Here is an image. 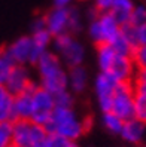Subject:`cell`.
I'll list each match as a JSON object with an SVG mask.
<instances>
[{"label": "cell", "instance_id": "6", "mask_svg": "<svg viewBox=\"0 0 146 147\" xmlns=\"http://www.w3.org/2000/svg\"><path fill=\"white\" fill-rule=\"evenodd\" d=\"M31 100H33V113H31L30 120L36 125L45 126L49 122L51 115H52V111L55 109L54 95L39 85L36 91L31 94Z\"/></svg>", "mask_w": 146, "mask_h": 147}, {"label": "cell", "instance_id": "29", "mask_svg": "<svg viewBox=\"0 0 146 147\" xmlns=\"http://www.w3.org/2000/svg\"><path fill=\"white\" fill-rule=\"evenodd\" d=\"M49 147H79V146H78L76 141L69 140V138H66V137L57 135V134H51Z\"/></svg>", "mask_w": 146, "mask_h": 147}, {"label": "cell", "instance_id": "27", "mask_svg": "<svg viewBox=\"0 0 146 147\" xmlns=\"http://www.w3.org/2000/svg\"><path fill=\"white\" fill-rule=\"evenodd\" d=\"M54 104H55V107H73L72 92L64 89V91L54 94Z\"/></svg>", "mask_w": 146, "mask_h": 147}, {"label": "cell", "instance_id": "7", "mask_svg": "<svg viewBox=\"0 0 146 147\" xmlns=\"http://www.w3.org/2000/svg\"><path fill=\"white\" fill-rule=\"evenodd\" d=\"M3 86L7 89V92L12 97H15V95H20L22 92H31L33 94L39 86V83L33 82L30 79V74L24 65L16 64V65H14L12 71H11L9 77H7V80Z\"/></svg>", "mask_w": 146, "mask_h": 147}, {"label": "cell", "instance_id": "17", "mask_svg": "<svg viewBox=\"0 0 146 147\" xmlns=\"http://www.w3.org/2000/svg\"><path fill=\"white\" fill-rule=\"evenodd\" d=\"M115 57H116V54L109 43L97 45V63H98L100 71H109Z\"/></svg>", "mask_w": 146, "mask_h": 147}, {"label": "cell", "instance_id": "31", "mask_svg": "<svg viewBox=\"0 0 146 147\" xmlns=\"http://www.w3.org/2000/svg\"><path fill=\"white\" fill-rule=\"evenodd\" d=\"M112 5H113V0H94V9L98 13L109 12Z\"/></svg>", "mask_w": 146, "mask_h": 147}, {"label": "cell", "instance_id": "2", "mask_svg": "<svg viewBox=\"0 0 146 147\" xmlns=\"http://www.w3.org/2000/svg\"><path fill=\"white\" fill-rule=\"evenodd\" d=\"M36 65L40 76L39 85L42 88L49 91L52 95L67 89V73L57 54L51 52V51H45Z\"/></svg>", "mask_w": 146, "mask_h": 147}, {"label": "cell", "instance_id": "8", "mask_svg": "<svg viewBox=\"0 0 146 147\" xmlns=\"http://www.w3.org/2000/svg\"><path fill=\"white\" fill-rule=\"evenodd\" d=\"M116 85L118 80L107 71H100L96 77V95L101 113L112 110V100Z\"/></svg>", "mask_w": 146, "mask_h": 147}, {"label": "cell", "instance_id": "26", "mask_svg": "<svg viewBox=\"0 0 146 147\" xmlns=\"http://www.w3.org/2000/svg\"><path fill=\"white\" fill-rule=\"evenodd\" d=\"M119 33L122 34V36L130 42V45L133 48L139 46V37H137V27L130 22H125L121 25V28H119Z\"/></svg>", "mask_w": 146, "mask_h": 147}, {"label": "cell", "instance_id": "28", "mask_svg": "<svg viewBox=\"0 0 146 147\" xmlns=\"http://www.w3.org/2000/svg\"><path fill=\"white\" fill-rule=\"evenodd\" d=\"M128 22L136 25V27L145 24L146 22V6H143V5L134 6V9H133V12L130 15V21Z\"/></svg>", "mask_w": 146, "mask_h": 147}, {"label": "cell", "instance_id": "20", "mask_svg": "<svg viewBox=\"0 0 146 147\" xmlns=\"http://www.w3.org/2000/svg\"><path fill=\"white\" fill-rule=\"evenodd\" d=\"M101 123L106 128L107 132L119 135L122 131V126H124V120L119 116H116L113 111H106V113H103V116H101Z\"/></svg>", "mask_w": 146, "mask_h": 147}, {"label": "cell", "instance_id": "23", "mask_svg": "<svg viewBox=\"0 0 146 147\" xmlns=\"http://www.w3.org/2000/svg\"><path fill=\"white\" fill-rule=\"evenodd\" d=\"M134 119L146 125V94L134 92Z\"/></svg>", "mask_w": 146, "mask_h": 147}, {"label": "cell", "instance_id": "36", "mask_svg": "<svg viewBox=\"0 0 146 147\" xmlns=\"http://www.w3.org/2000/svg\"><path fill=\"white\" fill-rule=\"evenodd\" d=\"M134 147H137V146H134Z\"/></svg>", "mask_w": 146, "mask_h": 147}, {"label": "cell", "instance_id": "24", "mask_svg": "<svg viewBox=\"0 0 146 147\" xmlns=\"http://www.w3.org/2000/svg\"><path fill=\"white\" fill-rule=\"evenodd\" d=\"M12 144V120H0V147H11Z\"/></svg>", "mask_w": 146, "mask_h": 147}, {"label": "cell", "instance_id": "16", "mask_svg": "<svg viewBox=\"0 0 146 147\" xmlns=\"http://www.w3.org/2000/svg\"><path fill=\"white\" fill-rule=\"evenodd\" d=\"M134 9L133 0H113V5L110 7L109 13L118 21L119 25L130 21V15Z\"/></svg>", "mask_w": 146, "mask_h": 147}, {"label": "cell", "instance_id": "25", "mask_svg": "<svg viewBox=\"0 0 146 147\" xmlns=\"http://www.w3.org/2000/svg\"><path fill=\"white\" fill-rule=\"evenodd\" d=\"M131 59L134 63L136 70H145L146 68V45H139L133 49Z\"/></svg>", "mask_w": 146, "mask_h": 147}, {"label": "cell", "instance_id": "15", "mask_svg": "<svg viewBox=\"0 0 146 147\" xmlns=\"http://www.w3.org/2000/svg\"><path fill=\"white\" fill-rule=\"evenodd\" d=\"M33 113V100L31 92H22L14 97V120L15 119H29Z\"/></svg>", "mask_w": 146, "mask_h": 147}, {"label": "cell", "instance_id": "12", "mask_svg": "<svg viewBox=\"0 0 146 147\" xmlns=\"http://www.w3.org/2000/svg\"><path fill=\"white\" fill-rule=\"evenodd\" d=\"M145 132H146V125L142 123L140 120L137 119H130V120H125L124 126H122V131H121V138L128 143V144H133L137 146L143 141L145 138Z\"/></svg>", "mask_w": 146, "mask_h": 147}, {"label": "cell", "instance_id": "1", "mask_svg": "<svg viewBox=\"0 0 146 147\" xmlns=\"http://www.w3.org/2000/svg\"><path fill=\"white\" fill-rule=\"evenodd\" d=\"M45 128L49 134H57L78 141L91 128V117L79 119L73 107H55Z\"/></svg>", "mask_w": 146, "mask_h": 147}, {"label": "cell", "instance_id": "9", "mask_svg": "<svg viewBox=\"0 0 146 147\" xmlns=\"http://www.w3.org/2000/svg\"><path fill=\"white\" fill-rule=\"evenodd\" d=\"M69 16H70V7H54L49 11L43 18L46 24V30L51 33V36L55 37L58 34L67 33L69 30Z\"/></svg>", "mask_w": 146, "mask_h": 147}, {"label": "cell", "instance_id": "30", "mask_svg": "<svg viewBox=\"0 0 146 147\" xmlns=\"http://www.w3.org/2000/svg\"><path fill=\"white\" fill-rule=\"evenodd\" d=\"M81 27H82V24H81V15H79V12L76 9H73V7H70V16H69V30H67V33H70V34L78 33L81 30Z\"/></svg>", "mask_w": 146, "mask_h": 147}, {"label": "cell", "instance_id": "13", "mask_svg": "<svg viewBox=\"0 0 146 147\" xmlns=\"http://www.w3.org/2000/svg\"><path fill=\"white\" fill-rule=\"evenodd\" d=\"M31 128H33V122L29 119L12 120V141H14V144L29 147Z\"/></svg>", "mask_w": 146, "mask_h": 147}, {"label": "cell", "instance_id": "35", "mask_svg": "<svg viewBox=\"0 0 146 147\" xmlns=\"http://www.w3.org/2000/svg\"><path fill=\"white\" fill-rule=\"evenodd\" d=\"M11 147H24V146H16V144H12Z\"/></svg>", "mask_w": 146, "mask_h": 147}, {"label": "cell", "instance_id": "33", "mask_svg": "<svg viewBox=\"0 0 146 147\" xmlns=\"http://www.w3.org/2000/svg\"><path fill=\"white\" fill-rule=\"evenodd\" d=\"M46 28V24H45V18H37L33 21V25H31V33L33 31H39V30H45Z\"/></svg>", "mask_w": 146, "mask_h": 147}, {"label": "cell", "instance_id": "19", "mask_svg": "<svg viewBox=\"0 0 146 147\" xmlns=\"http://www.w3.org/2000/svg\"><path fill=\"white\" fill-rule=\"evenodd\" d=\"M49 138L51 134L46 131L45 126L33 123L29 147H49Z\"/></svg>", "mask_w": 146, "mask_h": 147}, {"label": "cell", "instance_id": "5", "mask_svg": "<svg viewBox=\"0 0 146 147\" xmlns=\"http://www.w3.org/2000/svg\"><path fill=\"white\" fill-rule=\"evenodd\" d=\"M119 28L121 25L118 24V21L109 12H105L91 21L90 37L96 43V46L101 43H110L119 34Z\"/></svg>", "mask_w": 146, "mask_h": 147}, {"label": "cell", "instance_id": "11", "mask_svg": "<svg viewBox=\"0 0 146 147\" xmlns=\"http://www.w3.org/2000/svg\"><path fill=\"white\" fill-rule=\"evenodd\" d=\"M107 73L112 74L118 82L133 80L134 79V74H136V67H134V63H133L131 57L116 55Z\"/></svg>", "mask_w": 146, "mask_h": 147}, {"label": "cell", "instance_id": "22", "mask_svg": "<svg viewBox=\"0 0 146 147\" xmlns=\"http://www.w3.org/2000/svg\"><path fill=\"white\" fill-rule=\"evenodd\" d=\"M110 46H112V49L115 51V54L116 55H127V57H131V54H133V46L130 45V42H128L121 33L118 34V36L109 43Z\"/></svg>", "mask_w": 146, "mask_h": 147}, {"label": "cell", "instance_id": "32", "mask_svg": "<svg viewBox=\"0 0 146 147\" xmlns=\"http://www.w3.org/2000/svg\"><path fill=\"white\" fill-rule=\"evenodd\" d=\"M137 37H139V45H146V22L137 27Z\"/></svg>", "mask_w": 146, "mask_h": 147}, {"label": "cell", "instance_id": "3", "mask_svg": "<svg viewBox=\"0 0 146 147\" xmlns=\"http://www.w3.org/2000/svg\"><path fill=\"white\" fill-rule=\"evenodd\" d=\"M52 43H54V48L57 49V52L60 54V57L63 58L64 64L69 68L82 65L84 57H85L84 46L78 40L73 39L70 33H63V34H58V36L52 37Z\"/></svg>", "mask_w": 146, "mask_h": 147}, {"label": "cell", "instance_id": "10", "mask_svg": "<svg viewBox=\"0 0 146 147\" xmlns=\"http://www.w3.org/2000/svg\"><path fill=\"white\" fill-rule=\"evenodd\" d=\"M5 49L15 64L18 65H25L27 63L30 64V57H31V49H33L31 36H22L20 39H16L14 43H11Z\"/></svg>", "mask_w": 146, "mask_h": 147}, {"label": "cell", "instance_id": "21", "mask_svg": "<svg viewBox=\"0 0 146 147\" xmlns=\"http://www.w3.org/2000/svg\"><path fill=\"white\" fill-rule=\"evenodd\" d=\"M14 65H16L12 58L7 55L6 49H0V85H5L9 77Z\"/></svg>", "mask_w": 146, "mask_h": 147}, {"label": "cell", "instance_id": "4", "mask_svg": "<svg viewBox=\"0 0 146 147\" xmlns=\"http://www.w3.org/2000/svg\"><path fill=\"white\" fill-rule=\"evenodd\" d=\"M110 111H113L124 122L134 117V85H133V80L118 82L115 92H113L112 110Z\"/></svg>", "mask_w": 146, "mask_h": 147}, {"label": "cell", "instance_id": "18", "mask_svg": "<svg viewBox=\"0 0 146 147\" xmlns=\"http://www.w3.org/2000/svg\"><path fill=\"white\" fill-rule=\"evenodd\" d=\"M0 120H14V97L0 85Z\"/></svg>", "mask_w": 146, "mask_h": 147}, {"label": "cell", "instance_id": "14", "mask_svg": "<svg viewBox=\"0 0 146 147\" xmlns=\"http://www.w3.org/2000/svg\"><path fill=\"white\" fill-rule=\"evenodd\" d=\"M88 83V74L87 70L82 65H76L69 68L67 73V88H70L72 92L75 94H81L85 91Z\"/></svg>", "mask_w": 146, "mask_h": 147}, {"label": "cell", "instance_id": "34", "mask_svg": "<svg viewBox=\"0 0 146 147\" xmlns=\"http://www.w3.org/2000/svg\"><path fill=\"white\" fill-rule=\"evenodd\" d=\"M72 0H54V7H67Z\"/></svg>", "mask_w": 146, "mask_h": 147}]
</instances>
